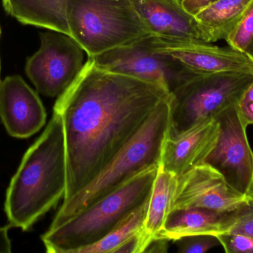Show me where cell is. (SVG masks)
I'll list each match as a JSON object with an SVG mask.
<instances>
[{
    "instance_id": "9",
    "label": "cell",
    "mask_w": 253,
    "mask_h": 253,
    "mask_svg": "<svg viewBox=\"0 0 253 253\" xmlns=\"http://www.w3.org/2000/svg\"><path fill=\"white\" fill-rule=\"evenodd\" d=\"M215 118L219 124L218 138L203 163L221 174L235 191L246 196L253 188V152L247 135L248 124L236 104Z\"/></svg>"
},
{
    "instance_id": "3",
    "label": "cell",
    "mask_w": 253,
    "mask_h": 253,
    "mask_svg": "<svg viewBox=\"0 0 253 253\" xmlns=\"http://www.w3.org/2000/svg\"><path fill=\"white\" fill-rule=\"evenodd\" d=\"M171 98L162 101L132 139L85 187L63 201L50 227L62 224L146 171L161 164L170 124Z\"/></svg>"
},
{
    "instance_id": "22",
    "label": "cell",
    "mask_w": 253,
    "mask_h": 253,
    "mask_svg": "<svg viewBox=\"0 0 253 253\" xmlns=\"http://www.w3.org/2000/svg\"><path fill=\"white\" fill-rule=\"evenodd\" d=\"M230 232L253 238V188L246 195L245 203L236 210V221Z\"/></svg>"
},
{
    "instance_id": "5",
    "label": "cell",
    "mask_w": 253,
    "mask_h": 253,
    "mask_svg": "<svg viewBox=\"0 0 253 253\" xmlns=\"http://www.w3.org/2000/svg\"><path fill=\"white\" fill-rule=\"evenodd\" d=\"M71 37L88 57L150 35L130 0H68Z\"/></svg>"
},
{
    "instance_id": "7",
    "label": "cell",
    "mask_w": 253,
    "mask_h": 253,
    "mask_svg": "<svg viewBox=\"0 0 253 253\" xmlns=\"http://www.w3.org/2000/svg\"><path fill=\"white\" fill-rule=\"evenodd\" d=\"M88 58L101 69L160 85L170 93L199 74L158 50L156 36L153 34Z\"/></svg>"
},
{
    "instance_id": "24",
    "label": "cell",
    "mask_w": 253,
    "mask_h": 253,
    "mask_svg": "<svg viewBox=\"0 0 253 253\" xmlns=\"http://www.w3.org/2000/svg\"><path fill=\"white\" fill-rule=\"evenodd\" d=\"M236 105L244 121L248 126L253 125V82L242 94Z\"/></svg>"
},
{
    "instance_id": "1",
    "label": "cell",
    "mask_w": 253,
    "mask_h": 253,
    "mask_svg": "<svg viewBox=\"0 0 253 253\" xmlns=\"http://www.w3.org/2000/svg\"><path fill=\"white\" fill-rule=\"evenodd\" d=\"M170 95L160 85L101 69L88 58L53 107L65 135L63 201L94 179Z\"/></svg>"
},
{
    "instance_id": "20",
    "label": "cell",
    "mask_w": 253,
    "mask_h": 253,
    "mask_svg": "<svg viewBox=\"0 0 253 253\" xmlns=\"http://www.w3.org/2000/svg\"><path fill=\"white\" fill-rule=\"evenodd\" d=\"M253 39V2L229 33L225 40L230 48L245 53Z\"/></svg>"
},
{
    "instance_id": "11",
    "label": "cell",
    "mask_w": 253,
    "mask_h": 253,
    "mask_svg": "<svg viewBox=\"0 0 253 253\" xmlns=\"http://www.w3.org/2000/svg\"><path fill=\"white\" fill-rule=\"evenodd\" d=\"M47 113L37 92L21 76L0 83V120L10 136L25 139L45 125Z\"/></svg>"
},
{
    "instance_id": "12",
    "label": "cell",
    "mask_w": 253,
    "mask_h": 253,
    "mask_svg": "<svg viewBox=\"0 0 253 253\" xmlns=\"http://www.w3.org/2000/svg\"><path fill=\"white\" fill-rule=\"evenodd\" d=\"M150 34L170 41L207 43L196 16L180 0H130Z\"/></svg>"
},
{
    "instance_id": "14",
    "label": "cell",
    "mask_w": 253,
    "mask_h": 253,
    "mask_svg": "<svg viewBox=\"0 0 253 253\" xmlns=\"http://www.w3.org/2000/svg\"><path fill=\"white\" fill-rule=\"evenodd\" d=\"M219 124L209 119L175 137L168 135L162 147L161 164L177 177L204 163L216 142Z\"/></svg>"
},
{
    "instance_id": "2",
    "label": "cell",
    "mask_w": 253,
    "mask_h": 253,
    "mask_svg": "<svg viewBox=\"0 0 253 253\" xmlns=\"http://www.w3.org/2000/svg\"><path fill=\"white\" fill-rule=\"evenodd\" d=\"M67 187L65 135L60 116L53 111L41 136L27 150L6 192L9 224L28 231L57 205Z\"/></svg>"
},
{
    "instance_id": "29",
    "label": "cell",
    "mask_w": 253,
    "mask_h": 253,
    "mask_svg": "<svg viewBox=\"0 0 253 253\" xmlns=\"http://www.w3.org/2000/svg\"><path fill=\"white\" fill-rule=\"evenodd\" d=\"M0 73H1V60H0ZM0 83H1V80H0Z\"/></svg>"
},
{
    "instance_id": "27",
    "label": "cell",
    "mask_w": 253,
    "mask_h": 253,
    "mask_svg": "<svg viewBox=\"0 0 253 253\" xmlns=\"http://www.w3.org/2000/svg\"><path fill=\"white\" fill-rule=\"evenodd\" d=\"M169 240L164 239H153L147 245L144 253H167Z\"/></svg>"
},
{
    "instance_id": "28",
    "label": "cell",
    "mask_w": 253,
    "mask_h": 253,
    "mask_svg": "<svg viewBox=\"0 0 253 253\" xmlns=\"http://www.w3.org/2000/svg\"><path fill=\"white\" fill-rule=\"evenodd\" d=\"M245 53H246V54L252 59L253 62V39L251 44H250L249 47L248 48Z\"/></svg>"
},
{
    "instance_id": "26",
    "label": "cell",
    "mask_w": 253,
    "mask_h": 253,
    "mask_svg": "<svg viewBox=\"0 0 253 253\" xmlns=\"http://www.w3.org/2000/svg\"><path fill=\"white\" fill-rule=\"evenodd\" d=\"M12 228L10 224L4 227H0V253H10L11 252V242L8 236L9 230Z\"/></svg>"
},
{
    "instance_id": "30",
    "label": "cell",
    "mask_w": 253,
    "mask_h": 253,
    "mask_svg": "<svg viewBox=\"0 0 253 253\" xmlns=\"http://www.w3.org/2000/svg\"><path fill=\"white\" fill-rule=\"evenodd\" d=\"M1 26H0V37H1Z\"/></svg>"
},
{
    "instance_id": "4",
    "label": "cell",
    "mask_w": 253,
    "mask_h": 253,
    "mask_svg": "<svg viewBox=\"0 0 253 253\" xmlns=\"http://www.w3.org/2000/svg\"><path fill=\"white\" fill-rule=\"evenodd\" d=\"M159 167L143 172L62 224L49 227L41 237L46 252L77 253L103 239L149 200Z\"/></svg>"
},
{
    "instance_id": "8",
    "label": "cell",
    "mask_w": 253,
    "mask_h": 253,
    "mask_svg": "<svg viewBox=\"0 0 253 253\" xmlns=\"http://www.w3.org/2000/svg\"><path fill=\"white\" fill-rule=\"evenodd\" d=\"M40 42L39 50L27 59L25 74L38 93L56 98L81 72L85 52L72 37L58 31L41 33Z\"/></svg>"
},
{
    "instance_id": "18",
    "label": "cell",
    "mask_w": 253,
    "mask_h": 253,
    "mask_svg": "<svg viewBox=\"0 0 253 253\" xmlns=\"http://www.w3.org/2000/svg\"><path fill=\"white\" fill-rule=\"evenodd\" d=\"M253 0H218L195 15L207 43L225 40Z\"/></svg>"
},
{
    "instance_id": "23",
    "label": "cell",
    "mask_w": 253,
    "mask_h": 253,
    "mask_svg": "<svg viewBox=\"0 0 253 253\" xmlns=\"http://www.w3.org/2000/svg\"><path fill=\"white\" fill-rule=\"evenodd\" d=\"M216 236L226 253H253V238L251 236L231 232Z\"/></svg>"
},
{
    "instance_id": "25",
    "label": "cell",
    "mask_w": 253,
    "mask_h": 253,
    "mask_svg": "<svg viewBox=\"0 0 253 253\" xmlns=\"http://www.w3.org/2000/svg\"><path fill=\"white\" fill-rule=\"evenodd\" d=\"M216 1L218 0H181V2L188 13L195 16L201 10Z\"/></svg>"
},
{
    "instance_id": "21",
    "label": "cell",
    "mask_w": 253,
    "mask_h": 253,
    "mask_svg": "<svg viewBox=\"0 0 253 253\" xmlns=\"http://www.w3.org/2000/svg\"><path fill=\"white\" fill-rule=\"evenodd\" d=\"M181 253H203L221 245L215 235H196L174 241Z\"/></svg>"
},
{
    "instance_id": "10",
    "label": "cell",
    "mask_w": 253,
    "mask_h": 253,
    "mask_svg": "<svg viewBox=\"0 0 253 253\" xmlns=\"http://www.w3.org/2000/svg\"><path fill=\"white\" fill-rule=\"evenodd\" d=\"M245 201L246 196L232 189L221 174L209 165L202 163L177 177L172 210L205 208L232 212L239 209Z\"/></svg>"
},
{
    "instance_id": "16",
    "label": "cell",
    "mask_w": 253,
    "mask_h": 253,
    "mask_svg": "<svg viewBox=\"0 0 253 253\" xmlns=\"http://www.w3.org/2000/svg\"><path fill=\"white\" fill-rule=\"evenodd\" d=\"M68 0H1L7 14L25 25H32L71 36Z\"/></svg>"
},
{
    "instance_id": "13",
    "label": "cell",
    "mask_w": 253,
    "mask_h": 253,
    "mask_svg": "<svg viewBox=\"0 0 253 253\" xmlns=\"http://www.w3.org/2000/svg\"><path fill=\"white\" fill-rule=\"evenodd\" d=\"M158 50L199 74L242 72L253 74L252 59L245 53L211 44L170 41L156 36Z\"/></svg>"
},
{
    "instance_id": "6",
    "label": "cell",
    "mask_w": 253,
    "mask_h": 253,
    "mask_svg": "<svg viewBox=\"0 0 253 253\" xmlns=\"http://www.w3.org/2000/svg\"><path fill=\"white\" fill-rule=\"evenodd\" d=\"M253 82L252 73L197 74L171 93L168 135L178 136L237 104Z\"/></svg>"
},
{
    "instance_id": "17",
    "label": "cell",
    "mask_w": 253,
    "mask_h": 253,
    "mask_svg": "<svg viewBox=\"0 0 253 253\" xmlns=\"http://www.w3.org/2000/svg\"><path fill=\"white\" fill-rule=\"evenodd\" d=\"M176 184V175L159 166L149 199L141 233L144 251L152 239H156L164 228L167 218L172 210V199Z\"/></svg>"
},
{
    "instance_id": "15",
    "label": "cell",
    "mask_w": 253,
    "mask_h": 253,
    "mask_svg": "<svg viewBox=\"0 0 253 253\" xmlns=\"http://www.w3.org/2000/svg\"><path fill=\"white\" fill-rule=\"evenodd\" d=\"M236 210L220 212L205 208L172 209L156 239L174 242L187 236H217L227 233L236 221Z\"/></svg>"
},
{
    "instance_id": "19",
    "label": "cell",
    "mask_w": 253,
    "mask_h": 253,
    "mask_svg": "<svg viewBox=\"0 0 253 253\" xmlns=\"http://www.w3.org/2000/svg\"><path fill=\"white\" fill-rule=\"evenodd\" d=\"M148 203L149 200L129 214L103 239L77 253H114L125 242L142 231Z\"/></svg>"
}]
</instances>
